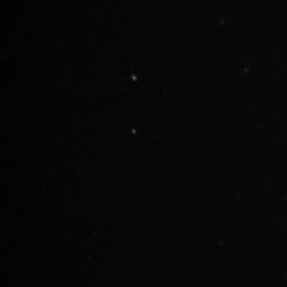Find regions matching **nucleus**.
Masks as SVG:
<instances>
[]
</instances>
